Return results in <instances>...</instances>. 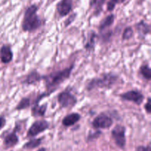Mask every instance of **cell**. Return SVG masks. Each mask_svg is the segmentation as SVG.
Here are the masks:
<instances>
[{"label": "cell", "instance_id": "cell-1", "mask_svg": "<svg viewBox=\"0 0 151 151\" xmlns=\"http://www.w3.org/2000/svg\"><path fill=\"white\" fill-rule=\"evenodd\" d=\"M73 68L74 65H72V66L61 70L55 71L49 75L43 76V78L45 81L46 87H47V90H49V93H52L57 88V87H58L61 83L69 78Z\"/></svg>", "mask_w": 151, "mask_h": 151}, {"label": "cell", "instance_id": "cell-2", "mask_svg": "<svg viewBox=\"0 0 151 151\" xmlns=\"http://www.w3.org/2000/svg\"><path fill=\"white\" fill-rule=\"evenodd\" d=\"M38 7L35 4L29 6L25 11L22 21V29L26 32H32L41 26V21L37 14Z\"/></svg>", "mask_w": 151, "mask_h": 151}, {"label": "cell", "instance_id": "cell-3", "mask_svg": "<svg viewBox=\"0 0 151 151\" xmlns=\"http://www.w3.org/2000/svg\"><path fill=\"white\" fill-rule=\"evenodd\" d=\"M118 80V76L115 74L109 73H106L99 78H94L88 83L86 88L91 90L94 88H111L114 85Z\"/></svg>", "mask_w": 151, "mask_h": 151}, {"label": "cell", "instance_id": "cell-4", "mask_svg": "<svg viewBox=\"0 0 151 151\" xmlns=\"http://www.w3.org/2000/svg\"><path fill=\"white\" fill-rule=\"evenodd\" d=\"M125 127L118 124L114 127L111 131L112 139L115 144L120 149H124L126 145V137H125Z\"/></svg>", "mask_w": 151, "mask_h": 151}, {"label": "cell", "instance_id": "cell-5", "mask_svg": "<svg viewBox=\"0 0 151 151\" xmlns=\"http://www.w3.org/2000/svg\"><path fill=\"white\" fill-rule=\"evenodd\" d=\"M58 102L62 107H72L76 105L77 99L70 92L65 90L59 93L58 96Z\"/></svg>", "mask_w": 151, "mask_h": 151}, {"label": "cell", "instance_id": "cell-6", "mask_svg": "<svg viewBox=\"0 0 151 151\" xmlns=\"http://www.w3.org/2000/svg\"><path fill=\"white\" fill-rule=\"evenodd\" d=\"M112 124H113V119L111 117L106 115V113L99 114L92 121L93 127L97 130L110 128Z\"/></svg>", "mask_w": 151, "mask_h": 151}, {"label": "cell", "instance_id": "cell-7", "mask_svg": "<svg viewBox=\"0 0 151 151\" xmlns=\"http://www.w3.org/2000/svg\"><path fill=\"white\" fill-rule=\"evenodd\" d=\"M50 127V124L46 120L36 121L30 126L27 131V137H35L40 133L47 130Z\"/></svg>", "mask_w": 151, "mask_h": 151}, {"label": "cell", "instance_id": "cell-8", "mask_svg": "<svg viewBox=\"0 0 151 151\" xmlns=\"http://www.w3.org/2000/svg\"><path fill=\"white\" fill-rule=\"evenodd\" d=\"M120 97L123 100L134 102V103H135L137 105H141L145 99L144 96H143V94L141 92L134 90L122 93L120 96Z\"/></svg>", "mask_w": 151, "mask_h": 151}, {"label": "cell", "instance_id": "cell-9", "mask_svg": "<svg viewBox=\"0 0 151 151\" xmlns=\"http://www.w3.org/2000/svg\"><path fill=\"white\" fill-rule=\"evenodd\" d=\"M58 13L60 16H66L70 13L72 8V0H61L57 4Z\"/></svg>", "mask_w": 151, "mask_h": 151}, {"label": "cell", "instance_id": "cell-10", "mask_svg": "<svg viewBox=\"0 0 151 151\" xmlns=\"http://www.w3.org/2000/svg\"><path fill=\"white\" fill-rule=\"evenodd\" d=\"M17 127H15L14 130L10 133L6 135L4 138V144L6 147H13L19 143V137L17 136Z\"/></svg>", "mask_w": 151, "mask_h": 151}, {"label": "cell", "instance_id": "cell-11", "mask_svg": "<svg viewBox=\"0 0 151 151\" xmlns=\"http://www.w3.org/2000/svg\"><path fill=\"white\" fill-rule=\"evenodd\" d=\"M13 57L11 47L8 45H3L0 49V59L4 64H8L12 61Z\"/></svg>", "mask_w": 151, "mask_h": 151}, {"label": "cell", "instance_id": "cell-12", "mask_svg": "<svg viewBox=\"0 0 151 151\" xmlns=\"http://www.w3.org/2000/svg\"><path fill=\"white\" fill-rule=\"evenodd\" d=\"M42 78L43 76H41V74L37 72L36 70H33L27 76L26 78H24V80L22 83L25 84H27V85H30V84H34L35 83L38 82Z\"/></svg>", "mask_w": 151, "mask_h": 151}, {"label": "cell", "instance_id": "cell-13", "mask_svg": "<svg viewBox=\"0 0 151 151\" xmlns=\"http://www.w3.org/2000/svg\"><path fill=\"white\" fill-rule=\"evenodd\" d=\"M81 119V115L77 113H72L66 115L62 121V124L65 127H70L76 124Z\"/></svg>", "mask_w": 151, "mask_h": 151}, {"label": "cell", "instance_id": "cell-14", "mask_svg": "<svg viewBox=\"0 0 151 151\" xmlns=\"http://www.w3.org/2000/svg\"><path fill=\"white\" fill-rule=\"evenodd\" d=\"M47 105L44 104L42 105H38V103L35 102V105L32 107V115L35 117L44 116L47 111Z\"/></svg>", "mask_w": 151, "mask_h": 151}, {"label": "cell", "instance_id": "cell-15", "mask_svg": "<svg viewBox=\"0 0 151 151\" xmlns=\"http://www.w3.org/2000/svg\"><path fill=\"white\" fill-rule=\"evenodd\" d=\"M97 37V34H96L95 32L92 31L89 33L88 35V38H87L86 43L85 44V48L87 50H94V45H95V39Z\"/></svg>", "mask_w": 151, "mask_h": 151}, {"label": "cell", "instance_id": "cell-16", "mask_svg": "<svg viewBox=\"0 0 151 151\" xmlns=\"http://www.w3.org/2000/svg\"><path fill=\"white\" fill-rule=\"evenodd\" d=\"M114 22V15L111 14L106 16L104 19L101 22L100 26H99V29L100 30H103L106 29V28H109L113 25Z\"/></svg>", "mask_w": 151, "mask_h": 151}, {"label": "cell", "instance_id": "cell-17", "mask_svg": "<svg viewBox=\"0 0 151 151\" xmlns=\"http://www.w3.org/2000/svg\"><path fill=\"white\" fill-rule=\"evenodd\" d=\"M41 142H42V139H41V138L40 139H31L30 141L24 144L23 147L25 149H35L41 144Z\"/></svg>", "mask_w": 151, "mask_h": 151}, {"label": "cell", "instance_id": "cell-18", "mask_svg": "<svg viewBox=\"0 0 151 151\" xmlns=\"http://www.w3.org/2000/svg\"><path fill=\"white\" fill-rule=\"evenodd\" d=\"M137 29L138 32L142 33V35H147V33H150V27H149V25L147 23H145L143 21L137 24Z\"/></svg>", "mask_w": 151, "mask_h": 151}, {"label": "cell", "instance_id": "cell-19", "mask_svg": "<svg viewBox=\"0 0 151 151\" xmlns=\"http://www.w3.org/2000/svg\"><path fill=\"white\" fill-rule=\"evenodd\" d=\"M105 1H106V0H91V1H90V6L92 8H94V10L97 13H99L100 10H101L102 7H103Z\"/></svg>", "mask_w": 151, "mask_h": 151}, {"label": "cell", "instance_id": "cell-20", "mask_svg": "<svg viewBox=\"0 0 151 151\" xmlns=\"http://www.w3.org/2000/svg\"><path fill=\"white\" fill-rule=\"evenodd\" d=\"M140 73L143 76L145 79L150 80L151 78V69L149 65H144L140 68Z\"/></svg>", "mask_w": 151, "mask_h": 151}, {"label": "cell", "instance_id": "cell-21", "mask_svg": "<svg viewBox=\"0 0 151 151\" xmlns=\"http://www.w3.org/2000/svg\"><path fill=\"white\" fill-rule=\"evenodd\" d=\"M29 106H30V99L29 98H23L18 104L16 109L17 110H21L26 109V108L29 107Z\"/></svg>", "mask_w": 151, "mask_h": 151}, {"label": "cell", "instance_id": "cell-22", "mask_svg": "<svg viewBox=\"0 0 151 151\" xmlns=\"http://www.w3.org/2000/svg\"><path fill=\"white\" fill-rule=\"evenodd\" d=\"M134 35V31H133V29L131 28V27H128V28H126L124 30L123 34H122V39L126 40L129 39Z\"/></svg>", "mask_w": 151, "mask_h": 151}, {"label": "cell", "instance_id": "cell-23", "mask_svg": "<svg viewBox=\"0 0 151 151\" xmlns=\"http://www.w3.org/2000/svg\"><path fill=\"white\" fill-rule=\"evenodd\" d=\"M124 0H110L107 4V10L109 11H112L114 9L116 4L122 2Z\"/></svg>", "mask_w": 151, "mask_h": 151}, {"label": "cell", "instance_id": "cell-24", "mask_svg": "<svg viewBox=\"0 0 151 151\" xmlns=\"http://www.w3.org/2000/svg\"><path fill=\"white\" fill-rule=\"evenodd\" d=\"M136 151H151L150 144L144 146V145H140L136 148Z\"/></svg>", "mask_w": 151, "mask_h": 151}, {"label": "cell", "instance_id": "cell-25", "mask_svg": "<svg viewBox=\"0 0 151 151\" xmlns=\"http://www.w3.org/2000/svg\"><path fill=\"white\" fill-rule=\"evenodd\" d=\"M100 134H101V133H100V131H97L96 133H93V134L89 135L88 137V139H87V140L89 142V141H92V140H94V139H97V138L100 136Z\"/></svg>", "mask_w": 151, "mask_h": 151}, {"label": "cell", "instance_id": "cell-26", "mask_svg": "<svg viewBox=\"0 0 151 151\" xmlns=\"http://www.w3.org/2000/svg\"><path fill=\"white\" fill-rule=\"evenodd\" d=\"M145 109L146 110L147 113H150L151 111V104H150V98L148 97L147 101V103L145 104Z\"/></svg>", "mask_w": 151, "mask_h": 151}, {"label": "cell", "instance_id": "cell-27", "mask_svg": "<svg viewBox=\"0 0 151 151\" xmlns=\"http://www.w3.org/2000/svg\"><path fill=\"white\" fill-rule=\"evenodd\" d=\"M5 123H6L5 118L2 116L0 117V129H1L4 125H5Z\"/></svg>", "mask_w": 151, "mask_h": 151}, {"label": "cell", "instance_id": "cell-28", "mask_svg": "<svg viewBox=\"0 0 151 151\" xmlns=\"http://www.w3.org/2000/svg\"><path fill=\"white\" fill-rule=\"evenodd\" d=\"M38 151H46L45 148H40Z\"/></svg>", "mask_w": 151, "mask_h": 151}, {"label": "cell", "instance_id": "cell-29", "mask_svg": "<svg viewBox=\"0 0 151 151\" xmlns=\"http://www.w3.org/2000/svg\"><path fill=\"white\" fill-rule=\"evenodd\" d=\"M11 151H13V150H11Z\"/></svg>", "mask_w": 151, "mask_h": 151}]
</instances>
